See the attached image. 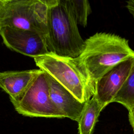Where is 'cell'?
I'll return each instance as SVG.
<instances>
[{"label": "cell", "mask_w": 134, "mask_h": 134, "mask_svg": "<svg viewBox=\"0 0 134 134\" xmlns=\"http://www.w3.org/2000/svg\"><path fill=\"white\" fill-rule=\"evenodd\" d=\"M131 58L134 51L127 39L114 34L96 32L84 40L82 52L74 59L95 86L115 66Z\"/></svg>", "instance_id": "1"}, {"label": "cell", "mask_w": 134, "mask_h": 134, "mask_svg": "<svg viewBox=\"0 0 134 134\" xmlns=\"http://www.w3.org/2000/svg\"><path fill=\"white\" fill-rule=\"evenodd\" d=\"M46 41L50 53L75 58L82 52L84 40L65 0H47Z\"/></svg>", "instance_id": "2"}, {"label": "cell", "mask_w": 134, "mask_h": 134, "mask_svg": "<svg viewBox=\"0 0 134 134\" xmlns=\"http://www.w3.org/2000/svg\"><path fill=\"white\" fill-rule=\"evenodd\" d=\"M36 65L63 86L81 102H86L95 93V86L74 58L51 53L34 58Z\"/></svg>", "instance_id": "3"}, {"label": "cell", "mask_w": 134, "mask_h": 134, "mask_svg": "<svg viewBox=\"0 0 134 134\" xmlns=\"http://www.w3.org/2000/svg\"><path fill=\"white\" fill-rule=\"evenodd\" d=\"M47 0H0V28L8 27L47 34Z\"/></svg>", "instance_id": "4"}, {"label": "cell", "mask_w": 134, "mask_h": 134, "mask_svg": "<svg viewBox=\"0 0 134 134\" xmlns=\"http://www.w3.org/2000/svg\"><path fill=\"white\" fill-rule=\"evenodd\" d=\"M15 110L30 117L65 118L50 97L46 74L42 71L19 96L9 98Z\"/></svg>", "instance_id": "5"}, {"label": "cell", "mask_w": 134, "mask_h": 134, "mask_svg": "<svg viewBox=\"0 0 134 134\" xmlns=\"http://www.w3.org/2000/svg\"><path fill=\"white\" fill-rule=\"evenodd\" d=\"M3 43L9 49L36 58L49 53L44 36L35 31L5 27L0 28Z\"/></svg>", "instance_id": "6"}, {"label": "cell", "mask_w": 134, "mask_h": 134, "mask_svg": "<svg viewBox=\"0 0 134 134\" xmlns=\"http://www.w3.org/2000/svg\"><path fill=\"white\" fill-rule=\"evenodd\" d=\"M133 68L134 58H131L115 66L95 83L94 95L104 108L111 103Z\"/></svg>", "instance_id": "7"}, {"label": "cell", "mask_w": 134, "mask_h": 134, "mask_svg": "<svg viewBox=\"0 0 134 134\" xmlns=\"http://www.w3.org/2000/svg\"><path fill=\"white\" fill-rule=\"evenodd\" d=\"M46 75L49 86L50 97L53 103L65 118L78 122L86 102H80L53 78L47 74Z\"/></svg>", "instance_id": "8"}, {"label": "cell", "mask_w": 134, "mask_h": 134, "mask_svg": "<svg viewBox=\"0 0 134 134\" xmlns=\"http://www.w3.org/2000/svg\"><path fill=\"white\" fill-rule=\"evenodd\" d=\"M41 71L40 69H32L0 72V88L8 94L9 98H15Z\"/></svg>", "instance_id": "9"}, {"label": "cell", "mask_w": 134, "mask_h": 134, "mask_svg": "<svg viewBox=\"0 0 134 134\" xmlns=\"http://www.w3.org/2000/svg\"><path fill=\"white\" fill-rule=\"evenodd\" d=\"M103 109V107L94 95L86 102L78 121L79 134H92L98 117Z\"/></svg>", "instance_id": "10"}, {"label": "cell", "mask_w": 134, "mask_h": 134, "mask_svg": "<svg viewBox=\"0 0 134 134\" xmlns=\"http://www.w3.org/2000/svg\"><path fill=\"white\" fill-rule=\"evenodd\" d=\"M112 102H117L124 105L128 111V117L132 128L134 127V68L126 80L117 91Z\"/></svg>", "instance_id": "11"}, {"label": "cell", "mask_w": 134, "mask_h": 134, "mask_svg": "<svg viewBox=\"0 0 134 134\" xmlns=\"http://www.w3.org/2000/svg\"><path fill=\"white\" fill-rule=\"evenodd\" d=\"M66 3L77 24L86 27L87 18L92 10L88 1L65 0Z\"/></svg>", "instance_id": "12"}, {"label": "cell", "mask_w": 134, "mask_h": 134, "mask_svg": "<svg viewBox=\"0 0 134 134\" xmlns=\"http://www.w3.org/2000/svg\"><path fill=\"white\" fill-rule=\"evenodd\" d=\"M127 5L126 6L129 12L132 14V16L134 15V1L133 0H129L127 2Z\"/></svg>", "instance_id": "13"}]
</instances>
